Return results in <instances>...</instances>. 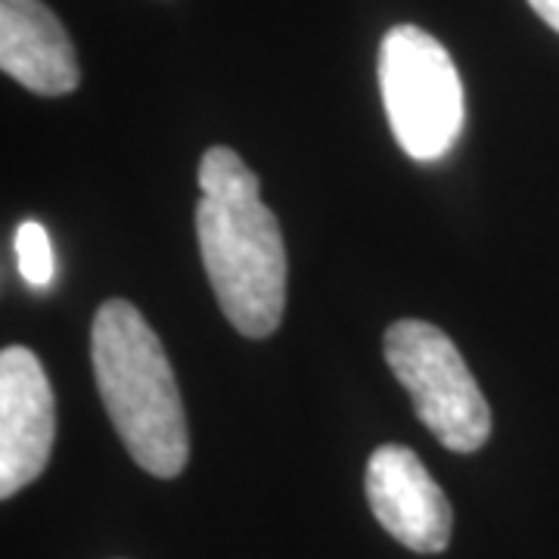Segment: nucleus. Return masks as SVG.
I'll return each mask as SVG.
<instances>
[{"label":"nucleus","mask_w":559,"mask_h":559,"mask_svg":"<svg viewBox=\"0 0 559 559\" xmlns=\"http://www.w3.org/2000/svg\"><path fill=\"white\" fill-rule=\"evenodd\" d=\"M197 240L224 318L249 340L271 336L286 311V242L261 202L255 171L230 150L212 146L200 162Z\"/></svg>","instance_id":"obj_1"},{"label":"nucleus","mask_w":559,"mask_h":559,"mask_svg":"<svg viewBox=\"0 0 559 559\" xmlns=\"http://www.w3.org/2000/svg\"><path fill=\"white\" fill-rule=\"evenodd\" d=\"M94 377L131 460L159 479H175L190 457L178 380L159 336L131 301H103L91 330Z\"/></svg>","instance_id":"obj_2"},{"label":"nucleus","mask_w":559,"mask_h":559,"mask_svg":"<svg viewBox=\"0 0 559 559\" xmlns=\"http://www.w3.org/2000/svg\"><path fill=\"white\" fill-rule=\"evenodd\" d=\"M380 91L389 128L417 162L441 159L463 131V81L439 38L395 25L380 44Z\"/></svg>","instance_id":"obj_3"},{"label":"nucleus","mask_w":559,"mask_h":559,"mask_svg":"<svg viewBox=\"0 0 559 559\" xmlns=\"http://www.w3.org/2000/svg\"><path fill=\"white\" fill-rule=\"evenodd\" d=\"M382 352L423 426L448 451H479L491 436V407L451 336L426 320L404 318L385 330Z\"/></svg>","instance_id":"obj_4"},{"label":"nucleus","mask_w":559,"mask_h":559,"mask_svg":"<svg viewBox=\"0 0 559 559\" xmlns=\"http://www.w3.org/2000/svg\"><path fill=\"white\" fill-rule=\"evenodd\" d=\"M57 439V401L35 352L10 345L0 355V498L38 479Z\"/></svg>","instance_id":"obj_5"},{"label":"nucleus","mask_w":559,"mask_h":559,"mask_svg":"<svg viewBox=\"0 0 559 559\" xmlns=\"http://www.w3.org/2000/svg\"><path fill=\"white\" fill-rule=\"evenodd\" d=\"M367 503L382 528L417 554H441L451 540V503L404 444H382L370 454Z\"/></svg>","instance_id":"obj_6"},{"label":"nucleus","mask_w":559,"mask_h":559,"mask_svg":"<svg viewBox=\"0 0 559 559\" xmlns=\"http://www.w3.org/2000/svg\"><path fill=\"white\" fill-rule=\"evenodd\" d=\"M0 69L40 97L72 94L81 81L72 40L40 0H0Z\"/></svg>","instance_id":"obj_7"},{"label":"nucleus","mask_w":559,"mask_h":559,"mask_svg":"<svg viewBox=\"0 0 559 559\" xmlns=\"http://www.w3.org/2000/svg\"><path fill=\"white\" fill-rule=\"evenodd\" d=\"M13 249H16L20 277L35 289H47L57 277V259H53V246H50L44 224L22 221L16 227V237H13Z\"/></svg>","instance_id":"obj_8"},{"label":"nucleus","mask_w":559,"mask_h":559,"mask_svg":"<svg viewBox=\"0 0 559 559\" xmlns=\"http://www.w3.org/2000/svg\"><path fill=\"white\" fill-rule=\"evenodd\" d=\"M528 7H532L554 32H559V0H528Z\"/></svg>","instance_id":"obj_9"}]
</instances>
